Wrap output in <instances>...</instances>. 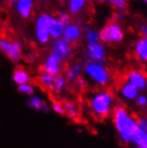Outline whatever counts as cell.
Returning a JSON list of instances; mask_svg holds the SVG:
<instances>
[{
  "instance_id": "obj_1",
  "label": "cell",
  "mask_w": 147,
  "mask_h": 148,
  "mask_svg": "<svg viewBox=\"0 0 147 148\" xmlns=\"http://www.w3.org/2000/svg\"><path fill=\"white\" fill-rule=\"evenodd\" d=\"M113 121L118 135L124 143L130 144L133 133L139 128V123L132 115H130L124 108H116L113 113Z\"/></svg>"
},
{
  "instance_id": "obj_2",
  "label": "cell",
  "mask_w": 147,
  "mask_h": 148,
  "mask_svg": "<svg viewBox=\"0 0 147 148\" xmlns=\"http://www.w3.org/2000/svg\"><path fill=\"white\" fill-rule=\"evenodd\" d=\"M113 96L109 91H100L90 98V108L95 116L105 118L111 114L113 108Z\"/></svg>"
},
{
  "instance_id": "obj_3",
  "label": "cell",
  "mask_w": 147,
  "mask_h": 148,
  "mask_svg": "<svg viewBox=\"0 0 147 148\" xmlns=\"http://www.w3.org/2000/svg\"><path fill=\"white\" fill-rule=\"evenodd\" d=\"M84 73L92 82L101 86L106 85L110 81V73L102 62L88 60L84 64Z\"/></svg>"
},
{
  "instance_id": "obj_4",
  "label": "cell",
  "mask_w": 147,
  "mask_h": 148,
  "mask_svg": "<svg viewBox=\"0 0 147 148\" xmlns=\"http://www.w3.org/2000/svg\"><path fill=\"white\" fill-rule=\"evenodd\" d=\"M54 16L51 14L44 13V14L38 16L36 19L34 25V32H36V39L38 43L41 45H46L51 41V23Z\"/></svg>"
},
{
  "instance_id": "obj_5",
  "label": "cell",
  "mask_w": 147,
  "mask_h": 148,
  "mask_svg": "<svg viewBox=\"0 0 147 148\" xmlns=\"http://www.w3.org/2000/svg\"><path fill=\"white\" fill-rule=\"evenodd\" d=\"M124 40V31L118 24L111 23L100 31V41L104 44L120 43Z\"/></svg>"
},
{
  "instance_id": "obj_6",
  "label": "cell",
  "mask_w": 147,
  "mask_h": 148,
  "mask_svg": "<svg viewBox=\"0 0 147 148\" xmlns=\"http://www.w3.org/2000/svg\"><path fill=\"white\" fill-rule=\"evenodd\" d=\"M23 45L17 40L10 42L7 39H0V52L4 54L12 62H19L21 60Z\"/></svg>"
},
{
  "instance_id": "obj_7",
  "label": "cell",
  "mask_w": 147,
  "mask_h": 148,
  "mask_svg": "<svg viewBox=\"0 0 147 148\" xmlns=\"http://www.w3.org/2000/svg\"><path fill=\"white\" fill-rule=\"evenodd\" d=\"M51 54L56 56L60 61H65L72 55V47L71 44L65 41L63 38L54 40L51 48Z\"/></svg>"
},
{
  "instance_id": "obj_8",
  "label": "cell",
  "mask_w": 147,
  "mask_h": 148,
  "mask_svg": "<svg viewBox=\"0 0 147 148\" xmlns=\"http://www.w3.org/2000/svg\"><path fill=\"white\" fill-rule=\"evenodd\" d=\"M106 54V48L104 46V43H88L87 44V56L89 60L98 61V62H104Z\"/></svg>"
},
{
  "instance_id": "obj_9",
  "label": "cell",
  "mask_w": 147,
  "mask_h": 148,
  "mask_svg": "<svg viewBox=\"0 0 147 148\" xmlns=\"http://www.w3.org/2000/svg\"><path fill=\"white\" fill-rule=\"evenodd\" d=\"M61 63L63 61H60L56 56L49 54L42 66V70L44 73H47L49 75H59L61 72Z\"/></svg>"
},
{
  "instance_id": "obj_10",
  "label": "cell",
  "mask_w": 147,
  "mask_h": 148,
  "mask_svg": "<svg viewBox=\"0 0 147 148\" xmlns=\"http://www.w3.org/2000/svg\"><path fill=\"white\" fill-rule=\"evenodd\" d=\"M82 31L83 30L80 28V26L77 24H68L66 25V28H65V31H63V39L65 41H67L68 43H74L75 41H77L82 36Z\"/></svg>"
},
{
  "instance_id": "obj_11",
  "label": "cell",
  "mask_w": 147,
  "mask_h": 148,
  "mask_svg": "<svg viewBox=\"0 0 147 148\" xmlns=\"http://www.w3.org/2000/svg\"><path fill=\"white\" fill-rule=\"evenodd\" d=\"M128 82L135 85L140 90H143L147 87V78L141 71H130L128 73Z\"/></svg>"
},
{
  "instance_id": "obj_12",
  "label": "cell",
  "mask_w": 147,
  "mask_h": 148,
  "mask_svg": "<svg viewBox=\"0 0 147 148\" xmlns=\"http://www.w3.org/2000/svg\"><path fill=\"white\" fill-rule=\"evenodd\" d=\"M139 90L140 89L137 88L135 85H133L132 83L127 81L122 86V88H120V95H122V97L124 99H126V100L132 101V100H135L136 98H137V96H139Z\"/></svg>"
},
{
  "instance_id": "obj_13",
  "label": "cell",
  "mask_w": 147,
  "mask_h": 148,
  "mask_svg": "<svg viewBox=\"0 0 147 148\" xmlns=\"http://www.w3.org/2000/svg\"><path fill=\"white\" fill-rule=\"evenodd\" d=\"M15 9L21 17L25 19L29 18L33 10V0H19Z\"/></svg>"
},
{
  "instance_id": "obj_14",
  "label": "cell",
  "mask_w": 147,
  "mask_h": 148,
  "mask_svg": "<svg viewBox=\"0 0 147 148\" xmlns=\"http://www.w3.org/2000/svg\"><path fill=\"white\" fill-rule=\"evenodd\" d=\"M66 28V24L61 22L59 17H53L51 23V37L52 39H60L63 36V31Z\"/></svg>"
},
{
  "instance_id": "obj_15",
  "label": "cell",
  "mask_w": 147,
  "mask_h": 148,
  "mask_svg": "<svg viewBox=\"0 0 147 148\" xmlns=\"http://www.w3.org/2000/svg\"><path fill=\"white\" fill-rule=\"evenodd\" d=\"M131 143L135 147L147 148V132L143 128L139 127L135 132L133 133L132 138H131Z\"/></svg>"
},
{
  "instance_id": "obj_16",
  "label": "cell",
  "mask_w": 147,
  "mask_h": 148,
  "mask_svg": "<svg viewBox=\"0 0 147 148\" xmlns=\"http://www.w3.org/2000/svg\"><path fill=\"white\" fill-rule=\"evenodd\" d=\"M135 56L143 62L147 63V34L139 40L134 45Z\"/></svg>"
},
{
  "instance_id": "obj_17",
  "label": "cell",
  "mask_w": 147,
  "mask_h": 148,
  "mask_svg": "<svg viewBox=\"0 0 147 148\" xmlns=\"http://www.w3.org/2000/svg\"><path fill=\"white\" fill-rule=\"evenodd\" d=\"M28 106L32 110H36V111H41L44 112V113H47L49 111V106L47 105V103L43 102L42 98L39 96H30L29 102H28Z\"/></svg>"
},
{
  "instance_id": "obj_18",
  "label": "cell",
  "mask_w": 147,
  "mask_h": 148,
  "mask_svg": "<svg viewBox=\"0 0 147 148\" xmlns=\"http://www.w3.org/2000/svg\"><path fill=\"white\" fill-rule=\"evenodd\" d=\"M84 71V66H82L81 63H76V64H73L71 66L66 73V77L68 81H76L77 78L81 76L82 72Z\"/></svg>"
},
{
  "instance_id": "obj_19",
  "label": "cell",
  "mask_w": 147,
  "mask_h": 148,
  "mask_svg": "<svg viewBox=\"0 0 147 148\" xmlns=\"http://www.w3.org/2000/svg\"><path fill=\"white\" fill-rule=\"evenodd\" d=\"M56 76H57V75H49V74L43 72V73L39 76V83H40L45 89L53 91L54 85H55Z\"/></svg>"
},
{
  "instance_id": "obj_20",
  "label": "cell",
  "mask_w": 147,
  "mask_h": 148,
  "mask_svg": "<svg viewBox=\"0 0 147 148\" xmlns=\"http://www.w3.org/2000/svg\"><path fill=\"white\" fill-rule=\"evenodd\" d=\"M30 79V76L28 72L25 71L24 69H16L13 73V81L16 85H22L28 83Z\"/></svg>"
},
{
  "instance_id": "obj_21",
  "label": "cell",
  "mask_w": 147,
  "mask_h": 148,
  "mask_svg": "<svg viewBox=\"0 0 147 148\" xmlns=\"http://www.w3.org/2000/svg\"><path fill=\"white\" fill-rule=\"evenodd\" d=\"M86 0H69V12L71 14H77L84 9Z\"/></svg>"
},
{
  "instance_id": "obj_22",
  "label": "cell",
  "mask_w": 147,
  "mask_h": 148,
  "mask_svg": "<svg viewBox=\"0 0 147 148\" xmlns=\"http://www.w3.org/2000/svg\"><path fill=\"white\" fill-rule=\"evenodd\" d=\"M85 39L88 43H97V42H101L100 41V31L96 29H90L85 32Z\"/></svg>"
},
{
  "instance_id": "obj_23",
  "label": "cell",
  "mask_w": 147,
  "mask_h": 148,
  "mask_svg": "<svg viewBox=\"0 0 147 148\" xmlns=\"http://www.w3.org/2000/svg\"><path fill=\"white\" fill-rule=\"evenodd\" d=\"M67 84V77L61 76V75H57L56 76L55 85H54V89H53V92H61L63 90V88L66 87Z\"/></svg>"
},
{
  "instance_id": "obj_24",
  "label": "cell",
  "mask_w": 147,
  "mask_h": 148,
  "mask_svg": "<svg viewBox=\"0 0 147 148\" xmlns=\"http://www.w3.org/2000/svg\"><path fill=\"white\" fill-rule=\"evenodd\" d=\"M63 106H65V110H66V114L69 117L76 118L77 116H78V110H77V108L72 102H65Z\"/></svg>"
},
{
  "instance_id": "obj_25",
  "label": "cell",
  "mask_w": 147,
  "mask_h": 148,
  "mask_svg": "<svg viewBox=\"0 0 147 148\" xmlns=\"http://www.w3.org/2000/svg\"><path fill=\"white\" fill-rule=\"evenodd\" d=\"M17 89H19V91L21 93H24V95H27V96H32L34 93L33 86L28 84V83L22 84V85H17Z\"/></svg>"
},
{
  "instance_id": "obj_26",
  "label": "cell",
  "mask_w": 147,
  "mask_h": 148,
  "mask_svg": "<svg viewBox=\"0 0 147 148\" xmlns=\"http://www.w3.org/2000/svg\"><path fill=\"white\" fill-rule=\"evenodd\" d=\"M107 2L119 11H124L127 9V0H107Z\"/></svg>"
},
{
  "instance_id": "obj_27",
  "label": "cell",
  "mask_w": 147,
  "mask_h": 148,
  "mask_svg": "<svg viewBox=\"0 0 147 148\" xmlns=\"http://www.w3.org/2000/svg\"><path fill=\"white\" fill-rule=\"evenodd\" d=\"M51 108L53 111L57 113L59 115H65L66 114V110H65V106L61 105L60 103H57V102H54V103H52L51 105Z\"/></svg>"
},
{
  "instance_id": "obj_28",
  "label": "cell",
  "mask_w": 147,
  "mask_h": 148,
  "mask_svg": "<svg viewBox=\"0 0 147 148\" xmlns=\"http://www.w3.org/2000/svg\"><path fill=\"white\" fill-rule=\"evenodd\" d=\"M59 18L61 19V22H63L66 25H68V24H70L71 23V17L70 15L68 14V13H66V12H60L59 13Z\"/></svg>"
},
{
  "instance_id": "obj_29",
  "label": "cell",
  "mask_w": 147,
  "mask_h": 148,
  "mask_svg": "<svg viewBox=\"0 0 147 148\" xmlns=\"http://www.w3.org/2000/svg\"><path fill=\"white\" fill-rule=\"evenodd\" d=\"M135 100H136V103L139 104L140 106H146L147 105V97L144 96V95L137 96V98H136Z\"/></svg>"
},
{
  "instance_id": "obj_30",
  "label": "cell",
  "mask_w": 147,
  "mask_h": 148,
  "mask_svg": "<svg viewBox=\"0 0 147 148\" xmlns=\"http://www.w3.org/2000/svg\"><path fill=\"white\" fill-rule=\"evenodd\" d=\"M137 123H139V126H140L141 128H143V129L147 132V118L141 117V118L137 119Z\"/></svg>"
},
{
  "instance_id": "obj_31",
  "label": "cell",
  "mask_w": 147,
  "mask_h": 148,
  "mask_svg": "<svg viewBox=\"0 0 147 148\" xmlns=\"http://www.w3.org/2000/svg\"><path fill=\"white\" fill-rule=\"evenodd\" d=\"M76 81H77V85L80 86V87H82V88H83V87H85V86H86V82H85L84 78L81 77V76H80V77L77 78Z\"/></svg>"
},
{
  "instance_id": "obj_32",
  "label": "cell",
  "mask_w": 147,
  "mask_h": 148,
  "mask_svg": "<svg viewBox=\"0 0 147 148\" xmlns=\"http://www.w3.org/2000/svg\"><path fill=\"white\" fill-rule=\"evenodd\" d=\"M36 54H33V53H31V54H29V56H28V60L29 61H34L36 60Z\"/></svg>"
},
{
  "instance_id": "obj_33",
  "label": "cell",
  "mask_w": 147,
  "mask_h": 148,
  "mask_svg": "<svg viewBox=\"0 0 147 148\" xmlns=\"http://www.w3.org/2000/svg\"><path fill=\"white\" fill-rule=\"evenodd\" d=\"M19 3V0H10V5L13 8H15Z\"/></svg>"
},
{
  "instance_id": "obj_34",
  "label": "cell",
  "mask_w": 147,
  "mask_h": 148,
  "mask_svg": "<svg viewBox=\"0 0 147 148\" xmlns=\"http://www.w3.org/2000/svg\"><path fill=\"white\" fill-rule=\"evenodd\" d=\"M141 31H142L143 36H146V34H147V26H142V27H141Z\"/></svg>"
},
{
  "instance_id": "obj_35",
  "label": "cell",
  "mask_w": 147,
  "mask_h": 148,
  "mask_svg": "<svg viewBox=\"0 0 147 148\" xmlns=\"http://www.w3.org/2000/svg\"><path fill=\"white\" fill-rule=\"evenodd\" d=\"M122 17H124V13H122V11H119V12L117 13V18H118V19H122Z\"/></svg>"
},
{
  "instance_id": "obj_36",
  "label": "cell",
  "mask_w": 147,
  "mask_h": 148,
  "mask_svg": "<svg viewBox=\"0 0 147 148\" xmlns=\"http://www.w3.org/2000/svg\"><path fill=\"white\" fill-rule=\"evenodd\" d=\"M39 1H40L41 3H48L51 0H39Z\"/></svg>"
},
{
  "instance_id": "obj_37",
  "label": "cell",
  "mask_w": 147,
  "mask_h": 148,
  "mask_svg": "<svg viewBox=\"0 0 147 148\" xmlns=\"http://www.w3.org/2000/svg\"><path fill=\"white\" fill-rule=\"evenodd\" d=\"M97 2H104V1H107V0H95Z\"/></svg>"
},
{
  "instance_id": "obj_38",
  "label": "cell",
  "mask_w": 147,
  "mask_h": 148,
  "mask_svg": "<svg viewBox=\"0 0 147 148\" xmlns=\"http://www.w3.org/2000/svg\"><path fill=\"white\" fill-rule=\"evenodd\" d=\"M142 1H144V2H146L147 3V0H142Z\"/></svg>"
}]
</instances>
